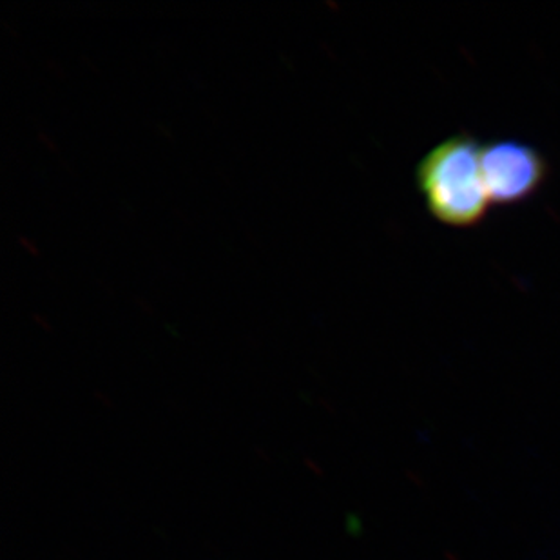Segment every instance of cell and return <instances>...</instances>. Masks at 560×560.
<instances>
[{
	"label": "cell",
	"instance_id": "obj_1",
	"mask_svg": "<svg viewBox=\"0 0 560 560\" xmlns=\"http://www.w3.org/2000/svg\"><path fill=\"white\" fill-rule=\"evenodd\" d=\"M418 187L438 222L466 229L481 223L492 206L482 176V145L459 132L430 149L418 165Z\"/></svg>",
	"mask_w": 560,
	"mask_h": 560
},
{
	"label": "cell",
	"instance_id": "obj_2",
	"mask_svg": "<svg viewBox=\"0 0 560 560\" xmlns=\"http://www.w3.org/2000/svg\"><path fill=\"white\" fill-rule=\"evenodd\" d=\"M482 176L492 206H517L545 184L548 162L529 143L499 140L482 145Z\"/></svg>",
	"mask_w": 560,
	"mask_h": 560
}]
</instances>
